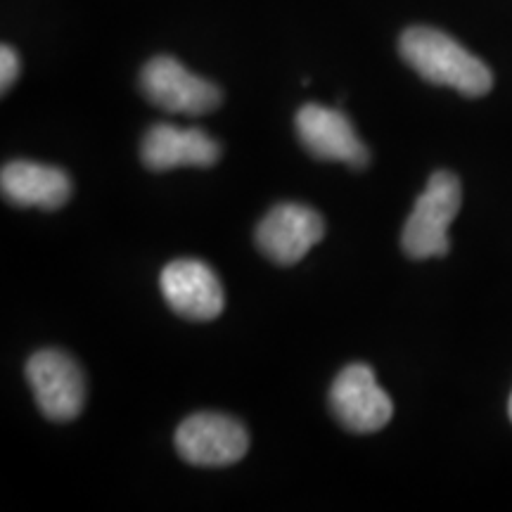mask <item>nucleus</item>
Returning <instances> with one entry per match:
<instances>
[{"label":"nucleus","instance_id":"1","mask_svg":"<svg viewBox=\"0 0 512 512\" xmlns=\"http://www.w3.org/2000/svg\"><path fill=\"white\" fill-rule=\"evenodd\" d=\"M403 62L434 86L456 88L467 98H482L494 86L486 64L460 46L456 38L432 27H411L401 34Z\"/></svg>","mask_w":512,"mask_h":512},{"label":"nucleus","instance_id":"2","mask_svg":"<svg viewBox=\"0 0 512 512\" xmlns=\"http://www.w3.org/2000/svg\"><path fill=\"white\" fill-rule=\"evenodd\" d=\"M463 190H460L458 176L451 171H437L427 188L415 202V207L403 226V252L411 259H430V256H444L451 249L448 242V228L458 216Z\"/></svg>","mask_w":512,"mask_h":512},{"label":"nucleus","instance_id":"3","mask_svg":"<svg viewBox=\"0 0 512 512\" xmlns=\"http://www.w3.org/2000/svg\"><path fill=\"white\" fill-rule=\"evenodd\" d=\"M140 88L152 105L171 114H209L221 105L219 86L195 76L169 55L152 57L140 72Z\"/></svg>","mask_w":512,"mask_h":512},{"label":"nucleus","instance_id":"4","mask_svg":"<svg viewBox=\"0 0 512 512\" xmlns=\"http://www.w3.org/2000/svg\"><path fill=\"white\" fill-rule=\"evenodd\" d=\"M27 380L48 420H74L86 403V380L79 363L60 349L36 351L27 363Z\"/></svg>","mask_w":512,"mask_h":512},{"label":"nucleus","instance_id":"5","mask_svg":"<svg viewBox=\"0 0 512 512\" xmlns=\"http://www.w3.org/2000/svg\"><path fill=\"white\" fill-rule=\"evenodd\" d=\"M330 406L344 430L356 434L382 430L394 415L392 399L366 363H351L337 375L330 389Z\"/></svg>","mask_w":512,"mask_h":512},{"label":"nucleus","instance_id":"6","mask_svg":"<svg viewBox=\"0 0 512 512\" xmlns=\"http://www.w3.org/2000/svg\"><path fill=\"white\" fill-rule=\"evenodd\" d=\"M249 434L238 420L221 413H197L176 430V451L185 463L226 467L247 456Z\"/></svg>","mask_w":512,"mask_h":512},{"label":"nucleus","instance_id":"7","mask_svg":"<svg viewBox=\"0 0 512 512\" xmlns=\"http://www.w3.org/2000/svg\"><path fill=\"white\" fill-rule=\"evenodd\" d=\"M325 223L318 211L306 204L283 202L264 216L256 228V245L280 266L302 261L323 240Z\"/></svg>","mask_w":512,"mask_h":512},{"label":"nucleus","instance_id":"8","mask_svg":"<svg viewBox=\"0 0 512 512\" xmlns=\"http://www.w3.org/2000/svg\"><path fill=\"white\" fill-rule=\"evenodd\" d=\"M297 133L306 150L325 162H344L354 169H363L370 159L368 147L356 136L347 114L332 107L316 102L304 105L297 112Z\"/></svg>","mask_w":512,"mask_h":512},{"label":"nucleus","instance_id":"9","mask_svg":"<svg viewBox=\"0 0 512 512\" xmlns=\"http://www.w3.org/2000/svg\"><path fill=\"white\" fill-rule=\"evenodd\" d=\"M159 285L166 304L190 320H214L226 304L219 275L197 259L171 261L162 271Z\"/></svg>","mask_w":512,"mask_h":512},{"label":"nucleus","instance_id":"10","mask_svg":"<svg viewBox=\"0 0 512 512\" xmlns=\"http://www.w3.org/2000/svg\"><path fill=\"white\" fill-rule=\"evenodd\" d=\"M143 164L152 171H171L178 166H211L219 162L221 147L200 128H176L157 124L145 133L140 145Z\"/></svg>","mask_w":512,"mask_h":512},{"label":"nucleus","instance_id":"11","mask_svg":"<svg viewBox=\"0 0 512 512\" xmlns=\"http://www.w3.org/2000/svg\"><path fill=\"white\" fill-rule=\"evenodd\" d=\"M0 190L3 197L17 207L60 209L72 197V181L57 166L36 162H10L0 174Z\"/></svg>","mask_w":512,"mask_h":512},{"label":"nucleus","instance_id":"12","mask_svg":"<svg viewBox=\"0 0 512 512\" xmlns=\"http://www.w3.org/2000/svg\"><path fill=\"white\" fill-rule=\"evenodd\" d=\"M19 76V55L12 46L0 48V91L8 93Z\"/></svg>","mask_w":512,"mask_h":512},{"label":"nucleus","instance_id":"13","mask_svg":"<svg viewBox=\"0 0 512 512\" xmlns=\"http://www.w3.org/2000/svg\"><path fill=\"white\" fill-rule=\"evenodd\" d=\"M508 413H510V420H512V396H510V403H508Z\"/></svg>","mask_w":512,"mask_h":512}]
</instances>
